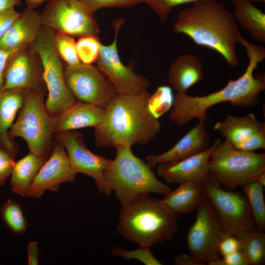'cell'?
Instances as JSON below:
<instances>
[{"instance_id":"6da1fadb","label":"cell","mask_w":265,"mask_h":265,"mask_svg":"<svg viewBox=\"0 0 265 265\" xmlns=\"http://www.w3.org/2000/svg\"><path fill=\"white\" fill-rule=\"evenodd\" d=\"M241 44L246 50L249 63L244 73L235 80H230L221 89L203 96L176 93L169 118L178 126L187 124L192 119L207 120V110L217 104L229 102L242 107H252L259 101V95L265 89L264 73L254 75L258 64L265 58V49L244 39Z\"/></svg>"},{"instance_id":"7a4b0ae2","label":"cell","mask_w":265,"mask_h":265,"mask_svg":"<svg viewBox=\"0 0 265 265\" xmlns=\"http://www.w3.org/2000/svg\"><path fill=\"white\" fill-rule=\"evenodd\" d=\"M236 20L221 3L216 0H199L180 12L173 26L176 34H184L196 44L219 53L231 66L239 64L237 44L242 36Z\"/></svg>"},{"instance_id":"3957f363","label":"cell","mask_w":265,"mask_h":265,"mask_svg":"<svg viewBox=\"0 0 265 265\" xmlns=\"http://www.w3.org/2000/svg\"><path fill=\"white\" fill-rule=\"evenodd\" d=\"M148 92L138 95L118 93L106 108L104 120L94 128V138L100 147L121 144L145 145L160 132L161 124L148 107Z\"/></svg>"},{"instance_id":"277c9868","label":"cell","mask_w":265,"mask_h":265,"mask_svg":"<svg viewBox=\"0 0 265 265\" xmlns=\"http://www.w3.org/2000/svg\"><path fill=\"white\" fill-rule=\"evenodd\" d=\"M180 218L161 199L143 194L121 206L116 230L127 240L150 247L172 239Z\"/></svg>"},{"instance_id":"5b68a950","label":"cell","mask_w":265,"mask_h":265,"mask_svg":"<svg viewBox=\"0 0 265 265\" xmlns=\"http://www.w3.org/2000/svg\"><path fill=\"white\" fill-rule=\"evenodd\" d=\"M116 155L105 172L106 182L121 206L143 194L166 195L171 188L159 180L147 162L136 157L132 147L114 146Z\"/></svg>"},{"instance_id":"8992f818","label":"cell","mask_w":265,"mask_h":265,"mask_svg":"<svg viewBox=\"0 0 265 265\" xmlns=\"http://www.w3.org/2000/svg\"><path fill=\"white\" fill-rule=\"evenodd\" d=\"M44 89L23 90L24 101L17 120L9 131V136L21 137L29 152L46 161L52 154L54 144V119L47 111Z\"/></svg>"},{"instance_id":"52a82bcc","label":"cell","mask_w":265,"mask_h":265,"mask_svg":"<svg viewBox=\"0 0 265 265\" xmlns=\"http://www.w3.org/2000/svg\"><path fill=\"white\" fill-rule=\"evenodd\" d=\"M214 143L209 162V173L221 186L234 190L265 172V153L239 150L219 139Z\"/></svg>"},{"instance_id":"ba28073f","label":"cell","mask_w":265,"mask_h":265,"mask_svg":"<svg viewBox=\"0 0 265 265\" xmlns=\"http://www.w3.org/2000/svg\"><path fill=\"white\" fill-rule=\"evenodd\" d=\"M54 31L42 26L31 45L41 61L43 80L48 90L45 106L53 118L62 113L77 101L66 83L64 69L54 46Z\"/></svg>"},{"instance_id":"9c48e42d","label":"cell","mask_w":265,"mask_h":265,"mask_svg":"<svg viewBox=\"0 0 265 265\" xmlns=\"http://www.w3.org/2000/svg\"><path fill=\"white\" fill-rule=\"evenodd\" d=\"M202 187L204 195L217 214L223 232L242 239L256 229L243 192L222 189L210 173L203 180Z\"/></svg>"},{"instance_id":"30bf717a","label":"cell","mask_w":265,"mask_h":265,"mask_svg":"<svg viewBox=\"0 0 265 265\" xmlns=\"http://www.w3.org/2000/svg\"><path fill=\"white\" fill-rule=\"evenodd\" d=\"M195 211V220L186 236L187 247L192 258L204 265L220 256L218 246L223 231L216 212L204 194Z\"/></svg>"},{"instance_id":"8fae6325","label":"cell","mask_w":265,"mask_h":265,"mask_svg":"<svg viewBox=\"0 0 265 265\" xmlns=\"http://www.w3.org/2000/svg\"><path fill=\"white\" fill-rule=\"evenodd\" d=\"M40 15L43 26L55 32L80 37L100 31L93 13L79 0H49Z\"/></svg>"},{"instance_id":"7c38bea8","label":"cell","mask_w":265,"mask_h":265,"mask_svg":"<svg viewBox=\"0 0 265 265\" xmlns=\"http://www.w3.org/2000/svg\"><path fill=\"white\" fill-rule=\"evenodd\" d=\"M66 83L76 100L106 108L118 94L106 76L92 64L66 66Z\"/></svg>"},{"instance_id":"4fadbf2b","label":"cell","mask_w":265,"mask_h":265,"mask_svg":"<svg viewBox=\"0 0 265 265\" xmlns=\"http://www.w3.org/2000/svg\"><path fill=\"white\" fill-rule=\"evenodd\" d=\"M125 19L114 21V38L109 45L101 44L97 67L112 83L117 92L125 95H138L147 92L151 84L147 78L136 74L131 65H125L121 61L118 51V36Z\"/></svg>"},{"instance_id":"5bb4252c","label":"cell","mask_w":265,"mask_h":265,"mask_svg":"<svg viewBox=\"0 0 265 265\" xmlns=\"http://www.w3.org/2000/svg\"><path fill=\"white\" fill-rule=\"evenodd\" d=\"M53 138L64 147L75 172L93 178L99 191L106 196H109L112 191L106 182L105 174L112 159L91 152L87 147L81 132L71 131L55 133Z\"/></svg>"},{"instance_id":"9a60e30c","label":"cell","mask_w":265,"mask_h":265,"mask_svg":"<svg viewBox=\"0 0 265 265\" xmlns=\"http://www.w3.org/2000/svg\"><path fill=\"white\" fill-rule=\"evenodd\" d=\"M77 174L64 147L54 140L53 152L40 168L26 197L39 198L46 190L57 192L61 184L74 182Z\"/></svg>"},{"instance_id":"2e32d148","label":"cell","mask_w":265,"mask_h":265,"mask_svg":"<svg viewBox=\"0 0 265 265\" xmlns=\"http://www.w3.org/2000/svg\"><path fill=\"white\" fill-rule=\"evenodd\" d=\"M214 145V142L205 151L184 159L158 164V175L170 184L193 182L202 185L209 173V162Z\"/></svg>"},{"instance_id":"e0dca14e","label":"cell","mask_w":265,"mask_h":265,"mask_svg":"<svg viewBox=\"0 0 265 265\" xmlns=\"http://www.w3.org/2000/svg\"><path fill=\"white\" fill-rule=\"evenodd\" d=\"M25 49L14 53L8 60L2 90L44 89L42 70H40L32 56Z\"/></svg>"},{"instance_id":"ac0fdd59","label":"cell","mask_w":265,"mask_h":265,"mask_svg":"<svg viewBox=\"0 0 265 265\" xmlns=\"http://www.w3.org/2000/svg\"><path fill=\"white\" fill-rule=\"evenodd\" d=\"M206 120H199L172 147L158 155H150L146 157L148 165L154 168L161 163L179 161L199 154L209 147V133L205 127Z\"/></svg>"},{"instance_id":"d6986e66","label":"cell","mask_w":265,"mask_h":265,"mask_svg":"<svg viewBox=\"0 0 265 265\" xmlns=\"http://www.w3.org/2000/svg\"><path fill=\"white\" fill-rule=\"evenodd\" d=\"M43 25L40 15L26 9L0 40V47L14 53L26 49L35 41Z\"/></svg>"},{"instance_id":"ffe728a7","label":"cell","mask_w":265,"mask_h":265,"mask_svg":"<svg viewBox=\"0 0 265 265\" xmlns=\"http://www.w3.org/2000/svg\"><path fill=\"white\" fill-rule=\"evenodd\" d=\"M106 108L91 104L77 101L54 119L55 133L85 127H96L104 119Z\"/></svg>"},{"instance_id":"44dd1931","label":"cell","mask_w":265,"mask_h":265,"mask_svg":"<svg viewBox=\"0 0 265 265\" xmlns=\"http://www.w3.org/2000/svg\"><path fill=\"white\" fill-rule=\"evenodd\" d=\"M24 101L23 90L7 89L0 93V147L15 157L19 148L14 139L9 136V131Z\"/></svg>"},{"instance_id":"7402d4cb","label":"cell","mask_w":265,"mask_h":265,"mask_svg":"<svg viewBox=\"0 0 265 265\" xmlns=\"http://www.w3.org/2000/svg\"><path fill=\"white\" fill-rule=\"evenodd\" d=\"M203 78L202 64L192 54L179 56L172 62L168 73L169 82L176 93H186L189 88L201 81Z\"/></svg>"},{"instance_id":"603a6c76","label":"cell","mask_w":265,"mask_h":265,"mask_svg":"<svg viewBox=\"0 0 265 265\" xmlns=\"http://www.w3.org/2000/svg\"><path fill=\"white\" fill-rule=\"evenodd\" d=\"M265 124L258 120L250 113L244 116L228 115L222 121L216 122L213 129L225 138V141L234 144L243 141L259 130Z\"/></svg>"},{"instance_id":"cb8c5ba5","label":"cell","mask_w":265,"mask_h":265,"mask_svg":"<svg viewBox=\"0 0 265 265\" xmlns=\"http://www.w3.org/2000/svg\"><path fill=\"white\" fill-rule=\"evenodd\" d=\"M203 195L202 185L187 182L179 185L164 195L161 201L174 212L180 214L196 210Z\"/></svg>"},{"instance_id":"d4e9b609","label":"cell","mask_w":265,"mask_h":265,"mask_svg":"<svg viewBox=\"0 0 265 265\" xmlns=\"http://www.w3.org/2000/svg\"><path fill=\"white\" fill-rule=\"evenodd\" d=\"M45 161L40 156L29 152L16 162L10 179L12 191L22 197H26L32 182Z\"/></svg>"},{"instance_id":"484cf974","label":"cell","mask_w":265,"mask_h":265,"mask_svg":"<svg viewBox=\"0 0 265 265\" xmlns=\"http://www.w3.org/2000/svg\"><path fill=\"white\" fill-rule=\"evenodd\" d=\"M234 16L253 39L265 43V14L249 0H232Z\"/></svg>"},{"instance_id":"4316f807","label":"cell","mask_w":265,"mask_h":265,"mask_svg":"<svg viewBox=\"0 0 265 265\" xmlns=\"http://www.w3.org/2000/svg\"><path fill=\"white\" fill-rule=\"evenodd\" d=\"M242 192L250 206L253 218L257 230H265V202L263 186L257 181L248 182L242 186Z\"/></svg>"},{"instance_id":"83f0119b","label":"cell","mask_w":265,"mask_h":265,"mask_svg":"<svg viewBox=\"0 0 265 265\" xmlns=\"http://www.w3.org/2000/svg\"><path fill=\"white\" fill-rule=\"evenodd\" d=\"M0 212L4 225L13 234L20 236L25 233L27 222L20 203L8 199L1 206Z\"/></svg>"},{"instance_id":"f1b7e54d","label":"cell","mask_w":265,"mask_h":265,"mask_svg":"<svg viewBox=\"0 0 265 265\" xmlns=\"http://www.w3.org/2000/svg\"><path fill=\"white\" fill-rule=\"evenodd\" d=\"M242 251L249 265H262L265 262V234L257 229L242 239Z\"/></svg>"},{"instance_id":"f546056e","label":"cell","mask_w":265,"mask_h":265,"mask_svg":"<svg viewBox=\"0 0 265 265\" xmlns=\"http://www.w3.org/2000/svg\"><path fill=\"white\" fill-rule=\"evenodd\" d=\"M174 100V96L171 87L160 86L153 94L150 95L148 107L152 115L158 119L172 107Z\"/></svg>"},{"instance_id":"4dcf8cb0","label":"cell","mask_w":265,"mask_h":265,"mask_svg":"<svg viewBox=\"0 0 265 265\" xmlns=\"http://www.w3.org/2000/svg\"><path fill=\"white\" fill-rule=\"evenodd\" d=\"M53 43L58 55L67 66H73L81 63L77 51L76 42L73 36L61 32H55Z\"/></svg>"},{"instance_id":"1f68e13d","label":"cell","mask_w":265,"mask_h":265,"mask_svg":"<svg viewBox=\"0 0 265 265\" xmlns=\"http://www.w3.org/2000/svg\"><path fill=\"white\" fill-rule=\"evenodd\" d=\"M101 43L96 35L80 37L76 42L78 55L81 63L92 64L97 61Z\"/></svg>"},{"instance_id":"d6a6232c","label":"cell","mask_w":265,"mask_h":265,"mask_svg":"<svg viewBox=\"0 0 265 265\" xmlns=\"http://www.w3.org/2000/svg\"><path fill=\"white\" fill-rule=\"evenodd\" d=\"M111 253L113 256L120 257L125 260H137L146 265H161L152 253L150 247L139 246L133 250H126L118 246L113 247Z\"/></svg>"},{"instance_id":"836d02e7","label":"cell","mask_w":265,"mask_h":265,"mask_svg":"<svg viewBox=\"0 0 265 265\" xmlns=\"http://www.w3.org/2000/svg\"><path fill=\"white\" fill-rule=\"evenodd\" d=\"M198 0H144L143 2L147 3L158 14L162 22L165 23L175 7Z\"/></svg>"},{"instance_id":"e575fe53","label":"cell","mask_w":265,"mask_h":265,"mask_svg":"<svg viewBox=\"0 0 265 265\" xmlns=\"http://www.w3.org/2000/svg\"><path fill=\"white\" fill-rule=\"evenodd\" d=\"M90 12L102 8L128 7L143 2L144 0H79Z\"/></svg>"},{"instance_id":"d590c367","label":"cell","mask_w":265,"mask_h":265,"mask_svg":"<svg viewBox=\"0 0 265 265\" xmlns=\"http://www.w3.org/2000/svg\"><path fill=\"white\" fill-rule=\"evenodd\" d=\"M231 145L238 149L245 151H254L258 149H265V124L259 130L243 141Z\"/></svg>"},{"instance_id":"8d00e7d4","label":"cell","mask_w":265,"mask_h":265,"mask_svg":"<svg viewBox=\"0 0 265 265\" xmlns=\"http://www.w3.org/2000/svg\"><path fill=\"white\" fill-rule=\"evenodd\" d=\"M242 239L232 234L223 232L218 246V251L221 256L232 252L241 250Z\"/></svg>"},{"instance_id":"74e56055","label":"cell","mask_w":265,"mask_h":265,"mask_svg":"<svg viewBox=\"0 0 265 265\" xmlns=\"http://www.w3.org/2000/svg\"><path fill=\"white\" fill-rule=\"evenodd\" d=\"M12 153L0 147V186H2L10 177L16 162Z\"/></svg>"},{"instance_id":"f35d334b","label":"cell","mask_w":265,"mask_h":265,"mask_svg":"<svg viewBox=\"0 0 265 265\" xmlns=\"http://www.w3.org/2000/svg\"><path fill=\"white\" fill-rule=\"evenodd\" d=\"M208 264L209 265H249L242 250L219 256Z\"/></svg>"},{"instance_id":"ab89813d","label":"cell","mask_w":265,"mask_h":265,"mask_svg":"<svg viewBox=\"0 0 265 265\" xmlns=\"http://www.w3.org/2000/svg\"><path fill=\"white\" fill-rule=\"evenodd\" d=\"M20 15L14 8L0 11V40Z\"/></svg>"},{"instance_id":"60d3db41","label":"cell","mask_w":265,"mask_h":265,"mask_svg":"<svg viewBox=\"0 0 265 265\" xmlns=\"http://www.w3.org/2000/svg\"><path fill=\"white\" fill-rule=\"evenodd\" d=\"M14 53H15L6 51L0 47V93L2 91L4 86V72L7 64Z\"/></svg>"},{"instance_id":"b9f144b4","label":"cell","mask_w":265,"mask_h":265,"mask_svg":"<svg viewBox=\"0 0 265 265\" xmlns=\"http://www.w3.org/2000/svg\"><path fill=\"white\" fill-rule=\"evenodd\" d=\"M27 264L38 265L39 247L38 243L35 241H31L27 246Z\"/></svg>"},{"instance_id":"7bdbcfd3","label":"cell","mask_w":265,"mask_h":265,"mask_svg":"<svg viewBox=\"0 0 265 265\" xmlns=\"http://www.w3.org/2000/svg\"><path fill=\"white\" fill-rule=\"evenodd\" d=\"M173 262L176 265H200L189 254L181 253L177 255Z\"/></svg>"},{"instance_id":"ee69618b","label":"cell","mask_w":265,"mask_h":265,"mask_svg":"<svg viewBox=\"0 0 265 265\" xmlns=\"http://www.w3.org/2000/svg\"><path fill=\"white\" fill-rule=\"evenodd\" d=\"M21 4V0H0V11L13 8Z\"/></svg>"},{"instance_id":"f6af8a7d","label":"cell","mask_w":265,"mask_h":265,"mask_svg":"<svg viewBox=\"0 0 265 265\" xmlns=\"http://www.w3.org/2000/svg\"><path fill=\"white\" fill-rule=\"evenodd\" d=\"M47 0H26V1L27 8L33 9Z\"/></svg>"},{"instance_id":"bcb514c9","label":"cell","mask_w":265,"mask_h":265,"mask_svg":"<svg viewBox=\"0 0 265 265\" xmlns=\"http://www.w3.org/2000/svg\"><path fill=\"white\" fill-rule=\"evenodd\" d=\"M262 186H265V172L261 173L255 180Z\"/></svg>"},{"instance_id":"7dc6e473","label":"cell","mask_w":265,"mask_h":265,"mask_svg":"<svg viewBox=\"0 0 265 265\" xmlns=\"http://www.w3.org/2000/svg\"><path fill=\"white\" fill-rule=\"evenodd\" d=\"M250 0L252 3L255 2H265V0Z\"/></svg>"}]
</instances>
